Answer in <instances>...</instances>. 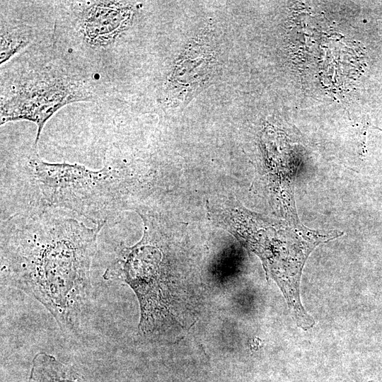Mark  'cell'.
Wrapping results in <instances>:
<instances>
[{"label":"cell","mask_w":382,"mask_h":382,"mask_svg":"<svg viewBox=\"0 0 382 382\" xmlns=\"http://www.w3.org/2000/svg\"><path fill=\"white\" fill-rule=\"evenodd\" d=\"M30 31L21 27H1V64L24 48L30 42Z\"/></svg>","instance_id":"cell-7"},{"label":"cell","mask_w":382,"mask_h":382,"mask_svg":"<svg viewBox=\"0 0 382 382\" xmlns=\"http://www.w3.org/2000/svg\"><path fill=\"white\" fill-rule=\"evenodd\" d=\"M144 221L142 239L132 247H120L103 273L107 280H121L136 294L140 308L139 328L152 336L173 325L178 295L166 270L164 253L149 221Z\"/></svg>","instance_id":"cell-3"},{"label":"cell","mask_w":382,"mask_h":382,"mask_svg":"<svg viewBox=\"0 0 382 382\" xmlns=\"http://www.w3.org/2000/svg\"><path fill=\"white\" fill-rule=\"evenodd\" d=\"M28 167L45 206L71 211L102 228L115 219L120 185L118 173L110 166L93 170L79 164L45 162L34 156Z\"/></svg>","instance_id":"cell-2"},{"label":"cell","mask_w":382,"mask_h":382,"mask_svg":"<svg viewBox=\"0 0 382 382\" xmlns=\"http://www.w3.org/2000/svg\"><path fill=\"white\" fill-rule=\"evenodd\" d=\"M91 95L81 81L57 74H42L19 86L1 103V125L29 120L37 126L35 146L47 120L65 105L87 100Z\"/></svg>","instance_id":"cell-4"},{"label":"cell","mask_w":382,"mask_h":382,"mask_svg":"<svg viewBox=\"0 0 382 382\" xmlns=\"http://www.w3.org/2000/svg\"><path fill=\"white\" fill-rule=\"evenodd\" d=\"M28 382H88L73 369L46 352L37 353L33 360Z\"/></svg>","instance_id":"cell-6"},{"label":"cell","mask_w":382,"mask_h":382,"mask_svg":"<svg viewBox=\"0 0 382 382\" xmlns=\"http://www.w3.org/2000/svg\"><path fill=\"white\" fill-rule=\"evenodd\" d=\"M132 9L121 1H94L84 11L83 34L93 45H105L114 40L126 28Z\"/></svg>","instance_id":"cell-5"},{"label":"cell","mask_w":382,"mask_h":382,"mask_svg":"<svg viewBox=\"0 0 382 382\" xmlns=\"http://www.w3.org/2000/svg\"><path fill=\"white\" fill-rule=\"evenodd\" d=\"M101 229L47 212L9 219L1 231V282L37 300L62 331L76 332L91 300Z\"/></svg>","instance_id":"cell-1"},{"label":"cell","mask_w":382,"mask_h":382,"mask_svg":"<svg viewBox=\"0 0 382 382\" xmlns=\"http://www.w3.org/2000/svg\"><path fill=\"white\" fill-rule=\"evenodd\" d=\"M368 382H374V381H368Z\"/></svg>","instance_id":"cell-8"}]
</instances>
